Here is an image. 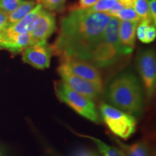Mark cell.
Returning a JSON list of instances; mask_svg holds the SVG:
<instances>
[{"label":"cell","mask_w":156,"mask_h":156,"mask_svg":"<svg viewBox=\"0 0 156 156\" xmlns=\"http://www.w3.org/2000/svg\"><path fill=\"white\" fill-rule=\"evenodd\" d=\"M114 17L119 19L120 21H129V22H140L139 15L136 14L133 7H126L121 9L114 15Z\"/></svg>","instance_id":"obj_18"},{"label":"cell","mask_w":156,"mask_h":156,"mask_svg":"<svg viewBox=\"0 0 156 156\" xmlns=\"http://www.w3.org/2000/svg\"><path fill=\"white\" fill-rule=\"evenodd\" d=\"M136 68L143 85L146 97L152 99L156 88V58L155 51L147 49L140 52L136 58Z\"/></svg>","instance_id":"obj_5"},{"label":"cell","mask_w":156,"mask_h":156,"mask_svg":"<svg viewBox=\"0 0 156 156\" xmlns=\"http://www.w3.org/2000/svg\"><path fill=\"white\" fill-rule=\"evenodd\" d=\"M61 80L75 92L94 101L98 98L103 92V85L90 82L76 76L71 73L63 63L57 68Z\"/></svg>","instance_id":"obj_6"},{"label":"cell","mask_w":156,"mask_h":156,"mask_svg":"<svg viewBox=\"0 0 156 156\" xmlns=\"http://www.w3.org/2000/svg\"><path fill=\"white\" fill-rule=\"evenodd\" d=\"M69 156H98L95 151L86 147H78L74 150Z\"/></svg>","instance_id":"obj_23"},{"label":"cell","mask_w":156,"mask_h":156,"mask_svg":"<svg viewBox=\"0 0 156 156\" xmlns=\"http://www.w3.org/2000/svg\"><path fill=\"white\" fill-rule=\"evenodd\" d=\"M45 9L48 11L62 12L64 10L67 0H36Z\"/></svg>","instance_id":"obj_20"},{"label":"cell","mask_w":156,"mask_h":156,"mask_svg":"<svg viewBox=\"0 0 156 156\" xmlns=\"http://www.w3.org/2000/svg\"><path fill=\"white\" fill-rule=\"evenodd\" d=\"M134 0H98V2L85 10L92 12L106 13L114 17L121 9L133 7Z\"/></svg>","instance_id":"obj_12"},{"label":"cell","mask_w":156,"mask_h":156,"mask_svg":"<svg viewBox=\"0 0 156 156\" xmlns=\"http://www.w3.org/2000/svg\"><path fill=\"white\" fill-rule=\"evenodd\" d=\"M116 144L126 156H151V152L150 151L147 142L139 141L131 145L125 144L118 138H114Z\"/></svg>","instance_id":"obj_15"},{"label":"cell","mask_w":156,"mask_h":156,"mask_svg":"<svg viewBox=\"0 0 156 156\" xmlns=\"http://www.w3.org/2000/svg\"><path fill=\"white\" fill-rule=\"evenodd\" d=\"M152 23L151 20H142L138 23L137 27L136 30V35L137 36V38L140 41L145 44V30L147 26Z\"/></svg>","instance_id":"obj_22"},{"label":"cell","mask_w":156,"mask_h":156,"mask_svg":"<svg viewBox=\"0 0 156 156\" xmlns=\"http://www.w3.org/2000/svg\"><path fill=\"white\" fill-rule=\"evenodd\" d=\"M9 25L8 14L0 9V33L8 28Z\"/></svg>","instance_id":"obj_26"},{"label":"cell","mask_w":156,"mask_h":156,"mask_svg":"<svg viewBox=\"0 0 156 156\" xmlns=\"http://www.w3.org/2000/svg\"><path fill=\"white\" fill-rule=\"evenodd\" d=\"M70 131L73 132L74 134H77V136H82V137H85L86 138V139L91 140V141L97 146L98 149L99 151V153L101 154L102 156H126L125 154L124 153V152H123L119 147L108 145H107L106 142L98 139L96 137H94V136H93L87 135V134L78 133V132H75V130L72 129H70Z\"/></svg>","instance_id":"obj_16"},{"label":"cell","mask_w":156,"mask_h":156,"mask_svg":"<svg viewBox=\"0 0 156 156\" xmlns=\"http://www.w3.org/2000/svg\"><path fill=\"white\" fill-rule=\"evenodd\" d=\"M24 0H0V9L7 14L12 12Z\"/></svg>","instance_id":"obj_21"},{"label":"cell","mask_w":156,"mask_h":156,"mask_svg":"<svg viewBox=\"0 0 156 156\" xmlns=\"http://www.w3.org/2000/svg\"><path fill=\"white\" fill-rule=\"evenodd\" d=\"M145 92L136 75L132 73H122L109 84L106 97L115 108L140 118L145 107Z\"/></svg>","instance_id":"obj_2"},{"label":"cell","mask_w":156,"mask_h":156,"mask_svg":"<svg viewBox=\"0 0 156 156\" xmlns=\"http://www.w3.org/2000/svg\"><path fill=\"white\" fill-rule=\"evenodd\" d=\"M42 9V5L41 4H37L36 7L24 18L15 24L9 25L8 28L0 34L6 36H15L30 33L36 25L37 19Z\"/></svg>","instance_id":"obj_10"},{"label":"cell","mask_w":156,"mask_h":156,"mask_svg":"<svg viewBox=\"0 0 156 156\" xmlns=\"http://www.w3.org/2000/svg\"><path fill=\"white\" fill-rule=\"evenodd\" d=\"M151 156H155V152H153V151H152V152H151Z\"/></svg>","instance_id":"obj_29"},{"label":"cell","mask_w":156,"mask_h":156,"mask_svg":"<svg viewBox=\"0 0 156 156\" xmlns=\"http://www.w3.org/2000/svg\"><path fill=\"white\" fill-rule=\"evenodd\" d=\"M56 30V19L51 12L42 9L36 25L30 32L32 44L47 42V39Z\"/></svg>","instance_id":"obj_8"},{"label":"cell","mask_w":156,"mask_h":156,"mask_svg":"<svg viewBox=\"0 0 156 156\" xmlns=\"http://www.w3.org/2000/svg\"><path fill=\"white\" fill-rule=\"evenodd\" d=\"M54 90L58 100L70 107L80 116L96 124L100 123V114L94 101L75 92L62 80L56 82Z\"/></svg>","instance_id":"obj_3"},{"label":"cell","mask_w":156,"mask_h":156,"mask_svg":"<svg viewBox=\"0 0 156 156\" xmlns=\"http://www.w3.org/2000/svg\"><path fill=\"white\" fill-rule=\"evenodd\" d=\"M140 22L120 21L119 37L121 44L129 53H132L135 45L136 30Z\"/></svg>","instance_id":"obj_14"},{"label":"cell","mask_w":156,"mask_h":156,"mask_svg":"<svg viewBox=\"0 0 156 156\" xmlns=\"http://www.w3.org/2000/svg\"><path fill=\"white\" fill-rule=\"evenodd\" d=\"M133 8L136 14L139 15L141 20H151L149 12V6H148V0H134Z\"/></svg>","instance_id":"obj_19"},{"label":"cell","mask_w":156,"mask_h":156,"mask_svg":"<svg viewBox=\"0 0 156 156\" xmlns=\"http://www.w3.org/2000/svg\"><path fill=\"white\" fill-rule=\"evenodd\" d=\"M53 54L52 47L47 42L32 44L22 51V60L36 69H46L50 67Z\"/></svg>","instance_id":"obj_7"},{"label":"cell","mask_w":156,"mask_h":156,"mask_svg":"<svg viewBox=\"0 0 156 156\" xmlns=\"http://www.w3.org/2000/svg\"><path fill=\"white\" fill-rule=\"evenodd\" d=\"M98 0H79L77 5H75L72 9H86L90 8L98 2Z\"/></svg>","instance_id":"obj_25"},{"label":"cell","mask_w":156,"mask_h":156,"mask_svg":"<svg viewBox=\"0 0 156 156\" xmlns=\"http://www.w3.org/2000/svg\"><path fill=\"white\" fill-rule=\"evenodd\" d=\"M36 4L31 0H24L17 8L8 14L9 25H13L26 16L36 7Z\"/></svg>","instance_id":"obj_17"},{"label":"cell","mask_w":156,"mask_h":156,"mask_svg":"<svg viewBox=\"0 0 156 156\" xmlns=\"http://www.w3.org/2000/svg\"><path fill=\"white\" fill-rule=\"evenodd\" d=\"M110 15L85 9H72L60 20L56 40L51 46L54 54L64 58L90 62L103 41Z\"/></svg>","instance_id":"obj_1"},{"label":"cell","mask_w":156,"mask_h":156,"mask_svg":"<svg viewBox=\"0 0 156 156\" xmlns=\"http://www.w3.org/2000/svg\"><path fill=\"white\" fill-rule=\"evenodd\" d=\"M0 156H7V150L1 142H0Z\"/></svg>","instance_id":"obj_28"},{"label":"cell","mask_w":156,"mask_h":156,"mask_svg":"<svg viewBox=\"0 0 156 156\" xmlns=\"http://www.w3.org/2000/svg\"><path fill=\"white\" fill-rule=\"evenodd\" d=\"M120 20L116 17H112L105 28L103 35V41L114 47L121 56H124L130 53L121 44L119 37V27Z\"/></svg>","instance_id":"obj_13"},{"label":"cell","mask_w":156,"mask_h":156,"mask_svg":"<svg viewBox=\"0 0 156 156\" xmlns=\"http://www.w3.org/2000/svg\"><path fill=\"white\" fill-rule=\"evenodd\" d=\"M156 37V28L155 25L151 23L146 28L145 30V44L153 42Z\"/></svg>","instance_id":"obj_24"},{"label":"cell","mask_w":156,"mask_h":156,"mask_svg":"<svg viewBox=\"0 0 156 156\" xmlns=\"http://www.w3.org/2000/svg\"><path fill=\"white\" fill-rule=\"evenodd\" d=\"M30 45H32V41L30 33L15 36L0 34V49L7 50L12 54H18Z\"/></svg>","instance_id":"obj_11"},{"label":"cell","mask_w":156,"mask_h":156,"mask_svg":"<svg viewBox=\"0 0 156 156\" xmlns=\"http://www.w3.org/2000/svg\"><path fill=\"white\" fill-rule=\"evenodd\" d=\"M98 112L103 122L117 137L126 140L135 132L136 119L132 115L106 103L100 105Z\"/></svg>","instance_id":"obj_4"},{"label":"cell","mask_w":156,"mask_h":156,"mask_svg":"<svg viewBox=\"0 0 156 156\" xmlns=\"http://www.w3.org/2000/svg\"><path fill=\"white\" fill-rule=\"evenodd\" d=\"M150 15L153 24L156 25V0H148Z\"/></svg>","instance_id":"obj_27"},{"label":"cell","mask_w":156,"mask_h":156,"mask_svg":"<svg viewBox=\"0 0 156 156\" xmlns=\"http://www.w3.org/2000/svg\"><path fill=\"white\" fill-rule=\"evenodd\" d=\"M63 63L72 73L76 76L103 85L102 77L96 67L89 62L71 58H62Z\"/></svg>","instance_id":"obj_9"}]
</instances>
